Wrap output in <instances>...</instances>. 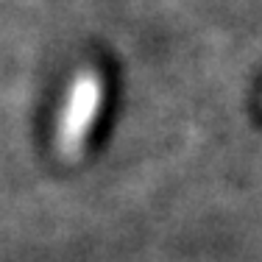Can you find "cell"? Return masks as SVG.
<instances>
[{
	"mask_svg": "<svg viewBox=\"0 0 262 262\" xmlns=\"http://www.w3.org/2000/svg\"><path fill=\"white\" fill-rule=\"evenodd\" d=\"M103 101V81L95 70H81L70 81L64 106L56 123V151L64 162H76L86 145L90 128L95 123Z\"/></svg>",
	"mask_w": 262,
	"mask_h": 262,
	"instance_id": "cell-1",
	"label": "cell"
}]
</instances>
